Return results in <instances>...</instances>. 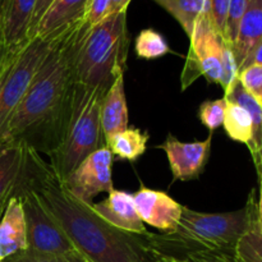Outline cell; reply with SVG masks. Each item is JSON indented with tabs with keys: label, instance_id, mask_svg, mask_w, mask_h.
<instances>
[{
	"label": "cell",
	"instance_id": "obj_1",
	"mask_svg": "<svg viewBox=\"0 0 262 262\" xmlns=\"http://www.w3.org/2000/svg\"><path fill=\"white\" fill-rule=\"evenodd\" d=\"M87 27L82 19L59 33L15 110L3 143H23L48 156L58 148L71 118L74 59Z\"/></svg>",
	"mask_w": 262,
	"mask_h": 262
},
{
	"label": "cell",
	"instance_id": "obj_2",
	"mask_svg": "<svg viewBox=\"0 0 262 262\" xmlns=\"http://www.w3.org/2000/svg\"><path fill=\"white\" fill-rule=\"evenodd\" d=\"M25 178L58 219L77 250L90 262H158L147 233L125 232L105 222L91 205L67 189L50 165L32 148Z\"/></svg>",
	"mask_w": 262,
	"mask_h": 262
},
{
	"label": "cell",
	"instance_id": "obj_3",
	"mask_svg": "<svg viewBox=\"0 0 262 262\" xmlns=\"http://www.w3.org/2000/svg\"><path fill=\"white\" fill-rule=\"evenodd\" d=\"M256 217L257 200L252 189L246 206L237 211L210 214L183 206L181 222L173 232H147V239L156 255L177 258L192 251H233Z\"/></svg>",
	"mask_w": 262,
	"mask_h": 262
},
{
	"label": "cell",
	"instance_id": "obj_4",
	"mask_svg": "<svg viewBox=\"0 0 262 262\" xmlns=\"http://www.w3.org/2000/svg\"><path fill=\"white\" fill-rule=\"evenodd\" d=\"M130 36L127 12L114 13L84 31L74 59L76 83L109 90L124 74Z\"/></svg>",
	"mask_w": 262,
	"mask_h": 262
},
{
	"label": "cell",
	"instance_id": "obj_5",
	"mask_svg": "<svg viewBox=\"0 0 262 262\" xmlns=\"http://www.w3.org/2000/svg\"><path fill=\"white\" fill-rule=\"evenodd\" d=\"M106 91L76 83L72 113L63 141L51 154L50 168L66 181L89 155L105 145L100 120L101 101Z\"/></svg>",
	"mask_w": 262,
	"mask_h": 262
},
{
	"label": "cell",
	"instance_id": "obj_6",
	"mask_svg": "<svg viewBox=\"0 0 262 262\" xmlns=\"http://www.w3.org/2000/svg\"><path fill=\"white\" fill-rule=\"evenodd\" d=\"M60 32L35 37L0 71V145L7 137L9 123L30 87L36 72L50 53Z\"/></svg>",
	"mask_w": 262,
	"mask_h": 262
},
{
	"label": "cell",
	"instance_id": "obj_7",
	"mask_svg": "<svg viewBox=\"0 0 262 262\" xmlns=\"http://www.w3.org/2000/svg\"><path fill=\"white\" fill-rule=\"evenodd\" d=\"M25 170L12 196L19 197L22 201L27 228V250L46 255H66L78 251L42 199L27 183Z\"/></svg>",
	"mask_w": 262,
	"mask_h": 262
},
{
	"label": "cell",
	"instance_id": "obj_8",
	"mask_svg": "<svg viewBox=\"0 0 262 262\" xmlns=\"http://www.w3.org/2000/svg\"><path fill=\"white\" fill-rule=\"evenodd\" d=\"M189 51L181 74V89L186 91L204 76L209 83L220 84L225 41L215 30L210 15L202 9L192 32Z\"/></svg>",
	"mask_w": 262,
	"mask_h": 262
},
{
	"label": "cell",
	"instance_id": "obj_9",
	"mask_svg": "<svg viewBox=\"0 0 262 262\" xmlns=\"http://www.w3.org/2000/svg\"><path fill=\"white\" fill-rule=\"evenodd\" d=\"M114 155L102 146L87 156L63 182L69 192L81 201L91 205L92 200L100 193H109L114 189L113 184Z\"/></svg>",
	"mask_w": 262,
	"mask_h": 262
},
{
	"label": "cell",
	"instance_id": "obj_10",
	"mask_svg": "<svg viewBox=\"0 0 262 262\" xmlns=\"http://www.w3.org/2000/svg\"><path fill=\"white\" fill-rule=\"evenodd\" d=\"M212 133L205 141L182 142L176 136L168 135L163 145L158 146L166 154L173 182L197 179L205 170L211 154Z\"/></svg>",
	"mask_w": 262,
	"mask_h": 262
},
{
	"label": "cell",
	"instance_id": "obj_11",
	"mask_svg": "<svg viewBox=\"0 0 262 262\" xmlns=\"http://www.w3.org/2000/svg\"><path fill=\"white\" fill-rule=\"evenodd\" d=\"M37 0H0V31L5 61H10L28 42Z\"/></svg>",
	"mask_w": 262,
	"mask_h": 262
},
{
	"label": "cell",
	"instance_id": "obj_12",
	"mask_svg": "<svg viewBox=\"0 0 262 262\" xmlns=\"http://www.w3.org/2000/svg\"><path fill=\"white\" fill-rule=\"evenodd\" d=\"M136 210L143 224L156 228L161 233L173 232L182 217V205L164 191L147 188L141 184L133 194Z\"/></svg>",
	"mask_w": 262,
	"mask_h": 262
},
{
	"label": "cell",
	"instance_id": "obj_13",
	"mask_svg": "<svg viewBox=\"0 0 262 262\" xmlns=\"http://www.w3.org/2000/svg\"><path fill=\"white\" fill-rule=\"evenodd\" d=\"M92 210L109 224L136 234H146L145 224L136 210L133 194L120 189H113L101 202L91 204Z\"/></svg>",
	"mask_w": 262,
	"mask_h": 262
},
{
	"label": "cell",
	"instance_id": "obj_14",
	"mask_svg": "<svg viewBox=\"0 0 262 262\" xmlns=\"http://www.w3.org/2000/svg\"><path fill=\"white\" fill-rule=\"evenodd\" d=\"M27 228L19 197L10 196L0 219V260L27 250Z\"/></svg>",
	"mask_w": 262,
	"mask_h": 262
},
{
	"label": "cell",
	"instance_id": "obj_15",
	"mask_svg": "<svg viewBox=\"0 0 262 262\" xmlns=\"http://www.w3.org/2000/svg\"><path fill=\"white\" fill-rule=\"evenodd\" d=\"M100 120L105 143L128 128L129 117L124 90V74H120L115 78L102 97Z\"/></svg>",
	"mask_w": 262,
	"mask_h": 262
},
{
	"label": "cell",
	"instance_id": "obj_16",
	"mask_svg": "<svg viewBox=\"0 0 262 262\" xmlns=\"http://www.w3.org/2000/svg\"><path fill=\"white\" fill-rule=\"evenodd\" d=\"M89 2L90 0H53L38 22L35 37H49L84 19Z\"/></svg>",
	"mask_w": 262,
	"mask_h": 262
},
{
	"label": "cell",
	"instance_id": "obj_17",
	"mask_svg": "<svg viewBox=\"0 0 262 262\" xmlns=\"http://www.w3.org/2000/svg\"><path fill=\"white\" fill-rule=\"evenodd\" d=\"M260 41H262V0H250L239 23L237 38L232 45L238 72L248 54Z\"/></svg>",
	"mask_w": 262,
	"mask_h": 262
},
{
	"label": "cell",
	"instance_id": "obj_18",
	"mask_svg": "<svg viewBox=\"0 0 262 262\" xmlns=\"http://www.w3.org/2000/svg\"><path fill=\"white\" fill-rule=\"evenodd\" d=\"M28 150L30 147L23 143L0 145V202L12 196L26 168Z\"/></svg>",
	"mask_w": 262,
	"mask_h": 262
},
{
	"label": "cell",
	"instance_id": "obj_19",
	"mask_svg": "<svg viewBox=\"0 0 262 262\" xmlns=\"http://www.w3.org/2000/svg\"><path fill=\"white\" fill-rule=\"evenodd\" d=\"M224 97L228 101L235 102V104L245 107L252 118V140L247 147L250 150L251 156H252L253 163H255L256 170H257L262 151V102L256 100L252 95L248 94L238 79L233 84L232 89L227 94H224Z\"/></svg>",
	"mask_w": 262,
	"mask_h": 262
},
{
	"label": "cell",
	"instance_id": "obj_20",
	"mask_svg": "<svg viewBox=\"0 0 262 262\" xmlns=\"http://www.w3.org/2000/svg\"><path fill=\"white\" fill-rule=\"evenodd\" d=\"M150 135L135 127H128L123 132L110 138L105 146L117 158L128 161H136L145 154Z\"/></svg>",
	"mask_w": 262,
	"mask_h": 262
},
{
	"label": "cell",
	"instance_id": "obj_21",
	"mask_svg": "<svg viewBox=\"0 0 262 262\" xmlns=\"http://www.w3.org/2000/svg\"><path fill=\"white\" fill-rule=\"evenodd\" d=\"M223 125L229 138L246 146L250 145L252 140L253 124L250 113L245 107L235 102L228 101Z\"/></svg>",
	"mask_w": 262,
	"mask_h": 262
},
{
	"label": "cell",
	"instance_id": "obj_22",
	"mask_svg": "<svg viewBox=\"0 0 262 262\" xmlns=\"http://www.w3.org/2000/svg\"><path fill=\"white\" fill-rule=\"evenodd\" d=\"M179 23L186 35L191 37L197 18L205 7V0H152Z\"/></svg>",
	"mask_w": 262,
	"mask_h": 262
},
{
	"label": "cell",
	"instance_id": "obj_23",
	"mask_svg": "<svg viewBox=\"0 0 262 262\" xmlns=\"http://www.w3.org/2000/svg\"><path fill=\"white\" fill-rule=\"evenodd\" d=\"M135 53L145 60L159 59L171 53L166 38L154 28H146L137 35L135 40Z\"/></svg>",
	"mask_w": 262,
	"mask_h": 262
},
{
	"label": "cell",
	"instance_id": "obj_24",
	"mask_svg": "<svg viewBox=\"0 0 262 262\" xmlns=\"http://www.w3.org/2000/svg\"><path fill=\"white\" fill-rule=\"evenodd\" d=\"M239 262H262V225L258 215L234 248Z\"/></svg>",
	"mask_w": 262,
	"mask_h": 262
},
{
	"label": "cell",
	"instance_id": "obj_25",
	"mask_svg": "<svg viewBox=\"0 0 262 262\" xmlns=\"http://www.w3.org/2000/svg\"><path fill=\"white\" fill-rule=\"evenodd\" d=\"M227 104V99H225V97H222V99L217 100H209V101H205L199 106L197 117H199L200 122H201L212 135H214V132L220 127V125H223Z\"/></svg>",
	"mask_w": 262,
	"mask_h": 262
},
{
	"label": "cell",
	"instance_id": "obj_26",
	"mask_svg": "<svg viewBox=\"0 0 262 262\" xmlns=\"http://www.w3.org/2000/svg\"><path fill=\"white\" fill-rule=\"evenodd\" d=\"M3 262H90L79 251L66 253V255H46V253L32 252V251H22L10 257L3 260Z\"/></svg>",
	"mask_w": 262,
	"mask_h": 262
},
{
	"label": "cell",
	"instance_id": "obj_27",
	"mask_svg": "<svg viewBox=\"0 0 262 262\" xmlns=\"http://www.w3.org/2000/svg\"><path fill=\"white\" fill-rule=\"evenodd\" d=\"M250 0H229V8H228L227 25H225V42L230 46L234 43L237 38L239 23L245 15L246 9Z\"/></svg>",
	"mask_w": 262,
	"mask_h": 262
},
{
	"label": "cell",
	"instance_id": "obj_28",
	"mask_svg": "<svg viewBox=\"0 0 262 262\" xmlns=\"http://www.w3.org/2000/svg\"><path fill=\"white\" fill-rule=\"evenodd\" d=\"M238 81L243 89L262 102V66H250L238 73Z\"/></svg>",
	"mask_w": 262,
	"mask_h": 262
},
{
	"label": "cell",
	"instance_id": "obj_29",
	"mask_svg": "<svg viewBox=\"0 0 262 262\" xmlns=\"http://www.w3.org/2000/svg\"><path fill=\"white\" fill-rule=\"evenodd\" d=\"M238 66L235 61L234 54L232 51V46L225 42L224 49H223V58H222V81L220 86L224 90V94H227L233 84L238 79Z\"/></svg>",
	"mask_w": 262,
	"mask_h": 262
},
{
	"label": "cell",
	"instance_id": "obj_30",
	"mask_svg": "<svg viewBox=\"0 0 262 262\" xmlns=\"http://www.w3.org/2000/svg\"><path fill=\"white\" fill-rule=\"evenodd\" d=\"M229 0H205L204 10L210 15L215 30L224 40ZM225 41V40H224Z\"/></svg>",
	"mask_w": 262,
	"mask_h": 262
},
{
	"label": "cell",
	"instance_id": "obj_31",
	"mask_svg": "<svg viewBox=\"0 0 262 262\" xmlns=\"http://www.w3.org/2000/svg\"><path fill=\"white\" fill-rule=\"evenodd\" d=\"M186 262H239L233 251L201 250L192 251L182 257Z\"/></svg>",
	"mask_w": 262,
	"mask_h": 262
},
{
	"label": "cell",
	"instance_id": "obj_32",
	"mask_svg": "<svg viewBox=\"0 0 262 262\" xmlns=\"http://www.w3.org/2000/svg\"><path fill=\"white\" fill-rule=\"evenodd\" d=\"M110 15V0H90L84 20L95 26Z\"/></svg>",
	"mask_w": 262,
	"mask_h": 262
},
{
	"label": "cell",
	"instance_id": "obj_33",
	"mask_svg": "<svg viewBox=\"0 0 262 262\" xmlns=\"http://www.w3.org/2000/svg\"><path fill=\"white\" fill-rule=\"evenodd\" d=\"M51 3H53V0H37V3H36L35 13H33L32 22H31L30 26V32H28V38H30V41L36 36V30H37L38 22H40V19L42 18L43 13H45L46 10H48V8L50 7Z\"/></svg>",
	"mask_w": 262,
	"mask_h": 262
},
{
	"label": "cell",
	"instance_id": "obj_34",
	"mask_svg": "<svg viewBox=\"0 0 262 262\" xmlns=\"http://www.w3.org/2000/svg\"><path fill=\"white\" fill-rule=\"evenodd\" d=\"M256 64H257V66H262V41H260V42L252 49V51L248 54L246 60L243 61V64L241 66L239 72L250 66H256Z\"/></svg>",
	"mask_w": 262,
	"mask_h": 262
},
{
	"label": "cell",
	"instance_id": "obj_35",
	"mask_svg": "<svg viewBox=\"0 0 262 262\" xmlns=\"http://www.w3.org/2000/svg\"><path fill=\"white\" fill-rule=\"evenodd\" d=\"M130 2L132 0H110V14L127 12Z\"/></svg>",
	"mask_w": 262,
	"mask_h": 262
},
{
	"label": "cell",
	"instance_id": "obj_36",
	"mask_svg": "<svg viewBox=\"0 0 262 262\" xmlns=\"http://www.w3.org/2000/svg\"><path fill=\"white\" fill-rule=\"evenodd\" d=\"M258 177H260V199L257 201V215H258V222L262 225V158H260V164H258L257 169Z\"/></svg>",
	"mask_w": 262,
	"mask_h": 262
},
{
	"label": "cell",
	"instance_id": "obj_37",
	"mask_svg": "<svg viewBox=\"0 0 262 262\" xmlns=\"http://www.w3.org/2000/svg\"><path fill=\"white\" fill-rule=\"evenodd\" d=\"M7 63H9V61H5V54H4V48H3V40H2V31H0V71L4 68Z\"/></svg>",
	"mask_w": 262,
	"mask_h": 262
},
{
	"label": "cell",
	"instance_id": "obj_38",
	"mask_svg": "<svg viewBox=\"0 0 262 262\" xmlns=\"http://www.w3.org/2000/svg\"><path fill=\"white\" fill-rule=\"evenodd\" d=\"M156 256H158V262H186L184 260H182V258L170 257V256H159V255Z\"/></svg>",
	"mask_w": 262,
	"mask_h": 262
},
{
	"label": "cell",
	"instance_id": "obj_39",
	"mask_svg": "<svg viewBox=\"0 0 262 262\" xmlns=\"http://www.w3.org/2000/svg\"><path fill=\"white\" fill-rule=\"evenodd\" d=\"M8 200H9V199H8ZM8 200H3V201L0 202V219H2L3 212H4L5 206H7V204H8Z\"/></svg>",
	"mask_w": 262,
	"mask_h": 262
},
{
	"label": "cell",
	"instance_id": "obj_40",
	"mask_svg": "<svg viewBox=\"0 0 262 262\" xmlns=\"http://www.w3.org/2000/svg\"><path fill=\"white\" fill-rule=\"evenodd\" d=\"M260 158H262V151H261V155H260Z\"/></svg>",
	"mask_w": 262,
	"mask_h": 262
},
{
	"label": "cell",
	"instance_id": "obj_41",
	"mask_svg": "<svg viewBox=\"0 0 262 262\" xmlns=\"http://www.w3.org/2000/svg\"><path fill=\"white\" fill-rule=\"evenodd\" d=\"M0 262H3V261H2V260H0Z\"/></svg>",
	"mask_w": 262,
	"mask_h": 262
}]
</instances>
